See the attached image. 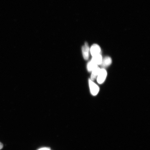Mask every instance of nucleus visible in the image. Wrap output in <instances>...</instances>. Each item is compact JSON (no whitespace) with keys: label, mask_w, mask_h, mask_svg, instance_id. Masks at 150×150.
<instances>
[{"label":"nucleus","mask_w":150,"mask_h":150,"mask_svg":"<svg viewBox=\"0 0 150 150\" xmlns=\"http://www.w3.org/2000/svg\"><path fill=\"white\" fill-rule=\"evenodd\" d=\"M112 63V59L109 56H106L104 59H102V62L101 65L104 69L105 67H108L111 65Z\"/></svg>","instance_id":"5"},{"label":"nucleus","mask_w":150,"mask_h":150,"mask_svg":"<svg viewBox=\"0 0 150 150\" xmlns=\"http://www.w3.org/2000/svg\"><path fill=\"white\" fill-rule=\"evenodd\" d=\"M102 57L100 54L93 56L91 61L97 65H101L102 61Z\"/></svg>","instance_id":"6"},{"label":"nucleus","mask_w":150,"mask_h":150,"mask_svg":"<svg viewBox=\"0 0 150 150\" xmlns=\"http://www.w3.org/2000/svg\"><path fill=\"white\" fill-rule=\"evenodd\" d=\"M89 83L91 94L94 96L98 94L99 91V88L98 86L91 79L89 80Z\"/></svg>","instance_id":"1"},{"label":"nucleus","mask_w":150,"mask_h":150,"mask_svg":"<svg viewBox=\"0 0 150 150\" xmlns=\"http://www.w3.org/2000/svg\"><path fill=\"white\" fill-rule=\"evenodd\" d=\"M91 55L93 56L100 54L101 51L100 47L98 45L94 44L91 46L90 50Z\"/></svg>","instance_id":"4"},{"label":"nucleus","mask_w":150,"mask_h":150,"mask_svg":"<svg viewBox=\"0 0 150 150\" xmlns=\"http://www.w3.org/2000/svg\"><path fill=\"white\" fill-rule=\"evenodd\" d=\"M3 145L1 143V142H0V150L3 149Z\"/></svg>","instance_id":"10"},{"label":"nucleus","mask_w":150,"mask_h":150,"mask_svg":"<svg viewBox=\"0 0 150 150\" xmlns=\"http://www.w3.org/2000/svg\"><path fill=\"white\" fill-rule=\"evenodd\" d=\"M107 76V72L105 69H100V72L97 76V81L99 84L104 83Z\"/></svg>","instance_id":"2"},{"label":"nucleus","mask_w":150,"mask_h":150,"mask_svg":"<svg viewBox=\"0 0 150 150\" xmlns=\"http://www.w3.org/2000/svg\"><path fill=\"white\" fill-rule=\"evenodd\" d=\"M38 150H51L50 148H42V149H39Z\"/></svg>","instance_id":"9"},{"label":"nucleus","mask_w":150,"mask_h":150,"mask_svg":"<svg viewBox=\"0 0 150 150\" xmlns=\"http://www.w3.org/2000/svg\"><path fill=\"white\" fill-rule=\"evenodd\" d=\"M82 52L84 59L87 60L89 57L90 48L87 42H86L84 45L82 47Z\"/></svg>","instance_id":"3"},{"label":"nucleus","mask_w":150,"mask_h":150,"mask_svg":"<svg viewBox=\"0 0 150 150\" xmlns=\"http://www.w3.org/2000/svg\"><path fill=\"white\" fill-rule=\"evenodd\" d=\"M100 69L97 66L94 69L92 72V74L91 76V80L93 81L97 78V76L99 74Z\"/></svg>","instance_id":"7"},{"label":"nucleus","mask_w":150,"mask_h":150,"mask_svg":"<svg viewBox=\"0 0 150 150\" xmlns=\"http://www.w3.org/2000/svg\"><path fill=\"white\" fill-rule=\"evenodd\" d=\"M97 66H98V65L95 64V63L91 61L88 63L87 65V70L89 72H91Z\"/></svg>","instance_id":"8"}]
</instances>
